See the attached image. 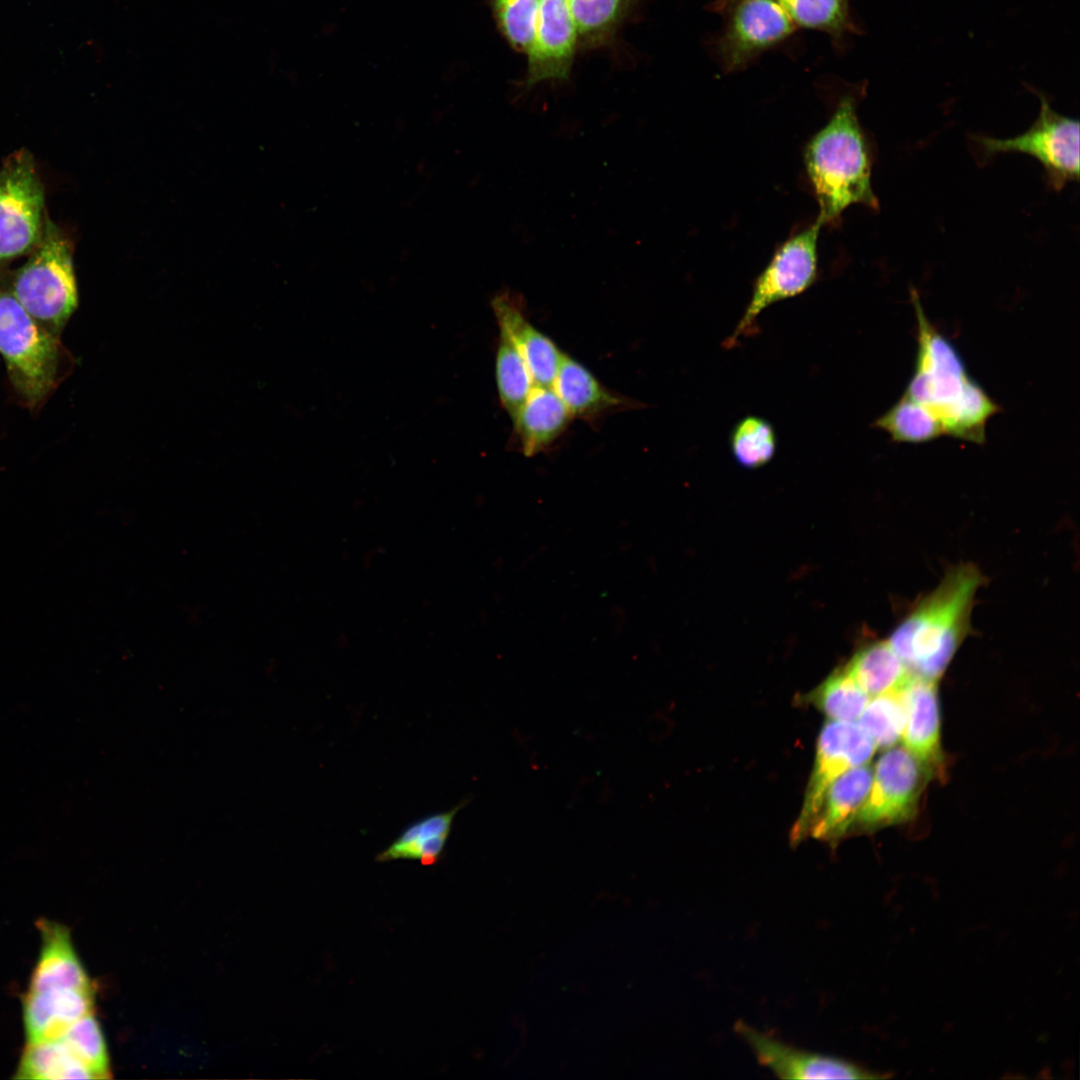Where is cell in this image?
Instances as JSON below:
<instances>
[{"label":"cell","mask_w":1080,"mask_h":1080,"mask_svg":"<svg viewBox=\"0 0 1080 1080\" xmlns=\"http://www.w3.org/2000/svg\"><path fill=\"white\" fill-rule=\"evenodd\" d=\"M803 162L822 226L838 223L854 204L879 208L871 183L870 147L854 96L841 98L825 125L808 140Z\"/></svg>","instance_id":"obj_1"},{"label":"cell","mask_w":1080,"mask_h":1080,"mask_svg":"<svg viewBox=\"0 0 1080 1080\" xmlns=\"http://www.w3.org/2000/svg\"><path fill=\"white\" fill-rule=\"evenodd\" d=\"M984 583L970 563L951 568L910 611L888 642L913 676L936 681L969 631L976 592Z\"/></svg>","instance_id":"obj_2"},{"label":"cell","mask_w":1080,"mask_h":1080,"mask_svg":"<svg viewBox=\"0 0 1080 1080\" xmlns=\"http://www.w3.org/2000/svg\"><path fill=\"white\" fill-rule=\"evenodd\" d=\"M12 294L32 318L56 335L78 305L71 243L48 218L32 256L16 274Z\"/></svg>","instance_id":"obj_3"},{"label":"cell","mask_w":1080,"mask_h":1080,"mask_svg":"<svg viewBox=\"0 0 1080 1080\" xmlns=\"http://www.w3.org/2000/svg\"><path fill=\"white\" fill-rule=\"evenodd\" d=\"M0 354L17 394L35 407L55 388L61 358L58 336L40 325L13 294H0Z\"/></svg>","instance_id":"obj_4"},{"label":"cell","mask_w":1080,"mask_h":1080,"mask_svg":"<svg viewBox=\"0 0 1080 1080\" xmlns=\"http://www.w3.org/2000/svg\"><path fill=\"white\" fill-rule=\"evenodd\" d=\"M821 227L822 224L816 219L777 247L753 283L751 298L743 316L724 342L727 348L734 347L740 338L753 336L759 331L757 319L766 308L802 294L814 284Z\"/></svg>","instance_id":"obj_5"},{"label":"cell","mask_w":1080,"mask_h":1080,"mask_svg":"<svg viewBox=\"0 0 1080 1080\" xmlns=\"http://www.w3.org/2000/svg\"><path fill=\"white\" fill-rule=\"evenodd\" d=\"M1041 101L1038 118L1023 134L999 139L977 135L974 141L985 157L1002 153H1023L1038 160L1047 185L1056 192L1079 178V122L1056 112L1047 98Z\"/></svg>","instance_id":"obj_6"},{"label":"cell","mask_w":1080,"mask_h":1080,"mask_svg":"<svg viewBox=\"0 0 1080 1080\" xmlns=\"http://www.w3.org/2000/svg\"><path fill=\"white\" fill-rule=\"evenodd\" d=\"M911 300L918 324V350L904 395L938 414L961 399L971 377L957 348L926 317L915 290H911Z\"/></svg>","instance_id":"obj_7"},{"label":"cell","mask_w":1080,"mask_h":1080,"mask_svg":"<svg viewBox=\"0 0 1080 1080\" xmlns=\"http://www.w3.org/2000/svg\"><path fill=\"white\" fill-rule=\"evenodd\" d=\"M714 9L725 20L718 51L728 72L744 69L797 29L779 0H719Z\"/></svg>","instance_id":"obj_8"},{"label":"cell","mask_w":1080,"mask_h":1080,"mask_svg":"<svg viewBox=\"0 0 1080 1080\" xmlns=\"http://www.w3.org/2000/svg\"><path fill=\"white\" fill-rule=\"evenodd\" d=\"M44 193L33 158L11 154L0 170V260L35 247L43 230Z\"/></svg>","instance_id":"obj_9"},{"label":"cell","mask_w":1080,"mask_h":1080,"mask_svg":"<svg viewBox=\"0 0 1080 1080\" xmlns=\"http://www.w3.org/2000/svg\"><path fill=\"white\" fill-rule=\"evenodd\" d=\"M875 750L874 742L858 723L830 720L823 726L802 809L792 828L793 842L808 835L829 786L846 771L865 765Z\"/></svg>","instance_id":"obj_10"},{"label":"cell","mask_w":1080,"mask_h":1080,"mask_svg":"<svg viewBox=\"0 0 1080 1080\" xmlns=\"http://www.w3.org/2000/svg\"><path fill=\"white\" fill-rule=\"evenodd\" d=\"M926 770L905 747L886 751L875 765L869 793L856 821L873 828L909 819L916 810Z\"/></svg>","instance_id":"obj_11"},{"label":"cell","mask_w":1080,"mask_h":1080,"mask_svg":"<svg viewBox=\"0 0 1080 1080\" xmlns=\"http://www.w3.org/2000/svg\"><path fill=\"white\" fill-rule=\"evenodd\" d=\"M735 1031L758 1063L781 1079H876L884 1076L842 1058L803 1050L758 1031L743 1021Z\"/></svg>","instance_id":"obj_12"},{"label":"cell","mask_w":1080,"mask_h":1080,"mask_svg":"<svg viewBox=\"0 0 1080 1080\" xmlns=\"http://www.w3.org/2000/svg\"><path fill=\"white\" fill-rule=\"evenodd\" d=\"M578 31L565 0H540L535 38L528 55L525 88L566 80Z\"/></svg>","instance_id":"obj_13"},{"label":"cell","mask_w":1080,"mask_h":1080,"mask_svg":"<svg viewBox=\"0 0 1080 1080\" xmlns=\"http://www.w3.org/2000/svg\"><path fill=\"white\" fill-rule=\"evenodd\" d=\"M498 328L505 331L524 358L534 385L552 387L564 353L525 316L518 298L509 291L491 300Z\"/></svg>","instance_id":"obj_14"},{"label":"cell","mask_w":1080,"mask_h":1080,"mask_svg":"<svg viewBox=\"0 0 1080 1080\" xmlns=\"http://www.w3.org/2000/svg\"><path fill=\"white\" fill-rule=\"evenodd\" d=\"M22 1003L26 1043L57 1040L75 1022L94 1012V990H28Z\"/></svg>","instance_id":"obj_15"},{"label":"cell","mask_w":1080,"mask_h":1080,"mask_svg":"<svg viewBox=\"0 0 1080 1080\" xmlns=\"http://www.w3.org/2000/svg\"><path fill=\"white\" fill-rule=\"evenodd\" d=\"M41 936L39 957L28 990L93 989L72 943L69 929L55 921L37 922Z\"/></svg>","instance_id":"obj_16"},{"label":"cell","mask_w":1080,"mask_h":1080,"mask_svg":"<svg viewBox=\"0 0 1080 1080\" xmlns=\"http://www.w3.org/2000/svg\"><path fill=\"white\" fill-rule=\"evenodd\" d=\"M905 748L926 768L940 761V717L936 681L912 676L904 688Z\"/></svg>","instance_id":"obj_17"},{"label":"cell","mask_w":1080,"mask_h":1080,"mask_svg":"<svg viewBox=\"0 0 1080 1080\" xmlns=\"http://www.w3.org/2000/svg\"><path fill=\"white\" fill-rule=\"evenodd\" d=\"M872 775L873 771L865 764L839 776L827 789L808 834L829 841L843 836L857 820L869 793Z\"/></svg>","instance_id":"obj_18"},{"label":"cell","mask_w":1080,"mask_h":1080,"mask_svg":"<svg viewBox=\"0 0 1080 1080\" xmlns=\"http://www.w3.org/2000/svg\"><path fill=\"white\" fill-rule=\"evenodd\" d=\"M572 418L553 387L535 385L512 419L522 452L533 456L549 447Z\"/></svg>","instance_id":"obj_19"},{"label":"cell","mask_w":1080,"mask_h":1080,"mask_svg":"<svg viewBox=\"0 0 1080 1080\" xmlns=\"http://www.w3.org/2000/svg\"><path fill=\"white\" fill-rule=\"evenodd\" d=\"M552 387L573 418L592 420L626 404L624 398L609 391L585 366L565 353Z\"/></svg>","instance_id":"obj_20"},{"label":"cell","mask_w":1080,"mask_h":1080,"mask_svg":"<svg viewBox=\"0 0 1080 1080\" xmlns=\"http://www.w3.org/2000/svg\"><path fill=\"white\" fill-rule=\"evenodd\" d=\"M468 802V799H464L450 810L430 814L411 823L376 856V861L400 859L418 860L423 865L435 864L444 851L455 816Z\"/></svg>","instance_id":"obj_21"},{"label":"cell","mask_w":1080,"mask_h":1080,"mask_svg":"<svg viewBox=\"0 0 1080 1080\" xmlns=\"http://www.w3.org/2000/svg\"><path fill=\"white\" fill-rule=\"evenodd\" d=\"M845 668L870 697L899 691L913 676L888 640L860 649Z\"/></svg>","instance_id":"obj_22"},{"label":"cell","mask_w":1080,"mask_h":1080,"mask_svg":"<svg viewBox=\"0 0 1080 1080\" xmlns=\"http://www.w3.org/2000/svg\"><path fill=\"white\" fill-rule=\"evenodd\" d=\"M14 1078L37 1080L95 1079L89 1069L59 1039L26 1043Z\"/></svg>","instance_id":"obj_23"},{"label":"cell","mask_w":1080,"mask_h":1080,"mask_svg":"<svg viewBox=\"0 0 1080 1080\" xmlns=\"http://www.w3.org/2000/svg\"><path fill=\"white\" fill-rule=\"evenodd\" d=\"M873 426L886 431L896 442L925 443L945 434L941 421L930 409L904 394Z\"/></svg>","instance_id":"obj_24"},{"label":"cell","mask_w":1080,"mask_h":1080,"mask_svg":"<svg viewBox=\"0 0 1080 1080\" xmlns=\"http://www.w3.org/2000/svg\"><path fill=\"white\" fill-rule=\"evenodd\" d=\"M495 377L499 401L513 419L535 385L524 358L502 329L497 342Z\"/></svg>","instance_id":"obj_25"},{"label":"cell","mask_w":1080,"mask_h":1080,"mask_svg":"<svg viewBox=\"0 0 1080 1080\" xmlns=\"http://www.w3.org/2000/svg\"><path fill=\"white\" fill-rule=\"evenodd\" d=\"M795 26L818 30L840 42L855 31L850 0H779Z\"/></svg>","instance_id":"obj_26"},{"label":"cell","mask_w":1080,"mask_h":1080,"mask_svg":"<svg viewBox=\"0 0 1080 1080\" xmlns=\"http://www.w3.org/2000/svg\"><path fill=\"white\" fill-rule=\"evenodd\" d=\"M904 688L872 697L857 720L876 748L892 747L902 737L906 721Z\"/></svg>","instance_id":"obj_27"},{"label":"cell","mask_w":1080,"mask_h":1080,"mask_svg":"<svg viewBox=\"0 0 1080 1080\" xmlns=\"http://www.w3.org/2000/svg\"><path fill=\"white\" fill-rule=\"evenodd\" d=\"M729 445L735 461L746 469H756L769 463L777 449V437L766 419L749 415L738 421L731 430Z\"/></svg>","instance_id":"obj_28"},{"label":"cell","mask_w":1080,"mask_h":1080,"mask_svg":"<svg viewBox=\"0 0 1080 1080\" xmlns=\"http://www.w3.org/2000/svg\"><path fill=\"white\" fill-rule=\"evenodd\" d=\"M813 702L830 720H858L870 696L846 668L833 672L813 693Z\"/></svg>","instance_id":"obj_29"},{"label":"cell","mask_w":1080,"mask_h":1080,"mask_svg":"<svg viewBox=\"0 0 1080 1080\" xmlns=\"http://www.w3.org/2000/svg\"><path fill=\"white\" fill-rule=\"evenodd\" d=\"M1000 411V406L992 400L975 380L971 379L956 410L945 424V434L982 444L985 441V426L990 417Z\"/></svg>","instance_id":"obj_30"},{"label":"cell","mask_w":1080,"mask_h":1080,"mask_svg":"<svg viewBox=\"0 0 1080 1080\" xmlns=\"http://www.w3.org/2000/svg\"><path fill=\"white\" fill-rule=\"evenodd\" d=\"M95 1079L110 1078V1062L103 1032L94 1012L75 1022L59 1038Z\"/></svg>","instance_id":"obj_31"},{"label":"cell","mask_w":1080,"mask_h":1080,"mask_svg":"<svg viewBox=\"0 0 1080 1080\" xmlns=\"http://www.w3.org/2000/svg\"><path fill=\"white\" fill-rule=\"evenodd\" d=\"M540 0H491L497 24L515 49L528 53L533 44Z\"/></svg>","instance_id":"obj_32"},{"label":"cell","mask_w":1080,"mask_h":1080,"mask_svg":"<svg viewBox=\"0 0 1080 1080\" xmlns=\"http://www.w3.org/2000/svg\"><path fill=\"white\" fill-rule=\"evenodd\" d=\"M578 34L598 36L617 24L632 0H565Z\"/></svg>","instance_id":"obj_33"}]
</instances>
